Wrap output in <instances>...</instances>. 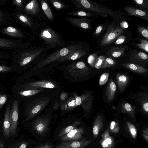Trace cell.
<instances>
[{"label": "cell", "mask_w": 148, "mask_h": 148, "mask_svg": "<svg viewBox=\"0 0 148 148\" xmlns=\"http://www.w3.org/2000/svg\"><path fill=\"white\" fill-rule=\"evenodd\" d=\"M48 49L41 47L29 46L13 51V59L19 66H24L46 57Z\"/></svg>", "instance_id": "obj_1"}, {"label": "cell", "mask_w": 148, "mask_h": 148, "mask_svg": "<svg viewBox=\"0 0 148 148\" xmlns=\"http://www.w3.org/2000/svg\"><path fill=\"white\" fill-rule=\"evenodd\" d=\"M42 22L40 28L33 32V34L42 39L47 49L61 48L69 44L70 42L64 40L61 35L51 26Z\"/></svg>", "instance_id": "obj_2"}, {"label": "cell", "mask_w": 148, "mask_h": 148, "mask_svg": "<svg viewBox=\"0 0 148 148\" xmlns=\"http://www.w3.org/2000/svg\"><path fill=\"white\" fill-rule=\"evenodd\" d=\"M74 5L81 10L93 13L104 17L110 16L119 17L125 14L124 12L115 11L97 3L87 0H72Z\"/></svg>", "instance_id": "obj_3"}, {"label": "cell", "mask_w": 148, "mask_h": 148, "mask_svg": "<svg viewBox=\"0 0 148 148\" xmlns=\"http://www.w3.org/2000/svg\"><path fill=\"white\" fill-rule=\"evenodd\" d=\"M82 48H83L82 44L76 42H71L67 45L60 48L49 55L46 56L42 60L36 64L34 69H40L51 64L75 50Z\"/></svg>", "instance_id": "obj_4"}, {"label": "cell", "mask_w": 148, "mask_h": 148, "mask_svg": "<svg viewBox=\"0 0 148 148\" xmlns=\"http://www.w3.org/2000/svg\"><path fill=\"white\" fill-rule=\"evenodd\" d=\"M65 71L75 80L83 77L89 72L90 69L83 61H79L63 66Z\"/></svg>", "instance_id": "obj_5"}, {"label": "cell", "mask_w": 148, "mask_h": 148, "mask_svg": "<svg viewBox=\"0 0 148 148\" xmlns=\"http://www.w3.org/2000/svg\"><path fill=\"white\" fill-rule=\"evenodd\" d=\"M12 16L19 23L29 28L33 32L38 30L41 25L38 20L24 14L14 11Z\"/></svg>", "instance_id": "obj_6"}, {"label": "cell", "mask_w": 148, "mask_h": 148, "mask_svg": "<svg viewBox=\"0 0 148 148\" xmlns=\"http://www.w3.org/2000/svg\"><path fill=\"white\" fill-rule=\"evenodd\" d=\"M124 31V29L119 25L110 24L108 25L107 31L101 41V45L103 46L110 45L119 36L123 34Z\"/></svg>", "instance_id": "obj_7"}, {"label": "cell", "mask_w": 148, "mask_h": 148, "mask_svg": "<svg viewBox=\"0 0 148 148\" xmlns=\"http://www.w3.org/2000/svg\"><path fill=\"white\" fill-rule=\"evenodd\" d=\"M50 101L49 98L45 97L37 99L34 101L28 108L25 121H27L40 112Z\"/></svg>", "instance_id": "obj_8"}, {"label": "cell", "mask_w": 148, "mask_h": 148, "mask_svg": "<svg viewBox=\"0 0 148 148\" xmlns=\"http://www.w3.org/2000/svg\"><path fill=\"white\" fill-rule=\"evenodd\" d=\"M29 40L13 39L0 37V49L13 51L30 46Z\"/></svg>", "instance_id": "obj_9"}, {"label": "cell", "mask_w": 148, "mask_h": 148, "mask_svg": "<svg viewBox=\"0 0 148 148\" xmlns=\"http://www.w3.org/2000/svg\"><path fill=\"white\" fill-rule=\"evenodd\" d=\"M40 11L38 1L32 0L25 5L22 10L17 12L24 14L36 19L42 16Z\"/></svg>", "instance_id": "obj_10"}, {"label": "cell", "mask_w": 148, "mask_h": 148, "mask_svg": "<svg viewBox=\"0 0 148 148\" xmlns=\"http://www.w3.org/2000/svg\"><path fill=\"white\" fill-rule=\"evenodd\" d=\"M19 116L18 104L17 100H15L12 104L10 112V132L13 136L16 134Z\"/></svg>", "instance_id": "obj_11"}, {"label": "cell", "mask_w": 148, "mask_h": 148, "mask_svg": "<svg viewBox=\"0 0 148 148\" xmlns=\"http://www.w3.org/2000/svg\"><path fill=\"white\" fill-rule=\"evenodd\" d=\"M0 32L17 39L26 38L25 32L22 29L14 26H8L0 29Z\"/></svg>", "instance_id": "obj_12"}, {"label": "cell", "mask_w": 148, "mask_h": 148, "mask_svg": "<svg viewBox=\"0 0 148 148\" xmlns=\"http://www.w3.org/2000/svg\"><path fill=\"white\" fill-rule=\"evenodd\" d=\"M65 18L71 25L81 29L88 30L92 28L90 23L92 21L88 18L83 17L76 18L69 16L66 17Z\"/></svg>", "instance_id": "obj_13"}, {"label": "cell", "mask_w": 148, "mask_h": 148, "mask_svg": "<svg viewBox=\"0 0 148 148\" xmlns=\"http://www.w3.org/2000/svg\"><path fill=\"white\" fill-rule=\"evenodd\" d=\"M22 87L26 90L35 88L53 89L56 88L57 85L54 82L44 80L24 84Z\"/></svg>", "instance_id": "obj_14"}, {"label": "cell", "mask_w": 148, "mask_h": 148, "mask_svg": "<svg viewBox=\"0 0 148 148\" xmlns=\"http://www.w3.org/2000/svg\"><path fill=\"white\" fill-rule=\"evenodd\" d=\"M49 118L48 116L39 117L34 122V128L39 134H43L47 130Z\"/></svg>", "instance_id": "obj_15"}, {"label": "cell", "mask_w": 148, "mask_h": 148, "mask_svg": "<svg viewBox=\"0 0 148 148\" xmlns=\"http://www.w3.org/2000/svg\"><path fill=\"white\" fill-rule=\"evenodd\" d=\"M86 53L87 51L84 49L82 48L78 49L73 51L65 56L60 58L52 63H55L56 64L57 63L59 64L60 63L68 60H76L82 57Z\"/></svg>", "instance_id": "obj_16"}, {"label": "cell", "mask_w": 148, "mask_h": 148, "mask_svg": "<svg viewBox=\"0 0 148 148\" xmlns=\"http://www.w3.org/2000/svg\"><path fill=\"white\" fill-rule=\"evenodd\" d=\"M89 141L82 140L80 141L64 142L54 148H83L87 146Z\"/></svg>", "instance_id": "obj_17"}, {"label": "cell", "mask_w": 148, "mask_h": 148, "mask_svg": "<svg viewBox=\"0 0 148 148\" xmlns=\"http://www.w3.org/2000/svg\"><path fill=\"white\" fill-rule=\"evenodd\" d=\"M124 10L130 15H133L148 21V13L145 10L130 6L125 7Z\"/></svg>", "instance_id": "obj_18"}, {"label": "cell", "mask_w": 148, "mask_h": 148, "mask_svg": "<svg viewBox=\"0 0 148 148\" xmlns=\"http://www.w3.org/2000/svg\"><path fill=\"white\" fill-rule=\"evenodd\" d=\"M10 106L8 105L5 110L4 119L2 125L3 132L6 139L10 136L11 134L10 118Z\"/></svg>", "instance_id": "obj_19"}, {"label": "cell", "mask_w": 148, "mask_h": 148, "mask_svg": "<svg viewBox=\"0 0 148 148\" xmlns=\"http://www.w3.org/2000/svg\"><path fill=\"white\" fill-rule=\"evenodd\" d=\"M83 132L82 128H75L61 137V140L63 141H69L79 140L82 138Z\"/></svg>", "instance_id": "obj_20"}, {"label": "cell", "mask_w": 148, "mask_h": 148, "mask_svg": "<svg viewBox=\"0 0 148 148\" xmlns=\"http://www.w3.org/2000/svg\"><path fill=\"white\" fill-rule=\"evenodd\" d=\"M127 49V46L112 47L107 52L106 54L112 58L119 57L124 54Z\"/></svg>", "instance_id": "obj_21"}, {"label": "cell", "mask_w": 148, "mask_h": 148, "mask_svg": "<svg viewBox=\"0 0 148 148\" xmlns=\"http://www.w3.org/2000/svg\"><path fill=\"white\" fill-rule=\"evenodd\" d=\"M80 106L83 110L85 111L88 112L90 110L92 104V99L90 93H86L83 94L81 96Z\"/></svg>", "instance_id": "obj_22"}, {"label": "cell", "mask_w": 148, "mask_h": 148, "mask_svg": "<svg viewBox=\"0 0 148 148\" xmlns=\"http://www.w3.org/2000/svg\"><path fill=\"white\" fill-rule=\"evenodd\" d=\"M116 90V86L115 83L110 80L108 83L105 92L107 100L110 102L114 98Z\"/></svg>", "instance_id": "obj_23"}, {"label": "cell", "mask_w": 148, "mask_h": 148, "mask_svg": "<svg viewBox=\"0 0 148 148\" xmlns=\"http://www.w3.org/2000/svg\"><path fill=\"white\" fill-rule=\"evenodd\" d=\"M14 22L13 19L7 11L0 9V27L7 24L12 25Z\"/></svg>", "instance_id": "obj_24"}, {"label": "cell", "mask_w": 148, "mask_h": 148, "mask_svg": "<svg viewBox=\"0 0 148 148\" xmlns=\"http://www.w3.org/2000/svg\"><path fill=\"white\" fill-rule=\"evenodd\" d=\"M123 66L129 70L136 72L143 73L147 72V70L138 65L132 63H127L123 64Z\"/></svg>", "instance_id": "obj_25"}, {"label": "cell", "mask_w": 148, "mask_h": 148, "mask_svg": "<svg viewBox=\"0 0 148 148\" xmlns=\"http://www.w3.org/2000/svg\"><path fill=\"white\" fill-rule=\"evenodd\" d=\"M40 3L42 9L47 18L50 21H54L52 12L48 4L44 0H41Z\"/></svg>", "instance_id": "obj_26"}, {"label": "cell", "mask_w": 148, "mask_h": 148, "mask_svg": "<svg viewBox=\"0 0 148 148\" xmlns=\"http://www.w3.org/2000/svg\"><path fill=\"white\" fill-rule=\"evenodd\" d=\"M66 14L71 16L87 17H95L97 16L91 13L81 10H73L66 13Z\"/></svg>", "instance_id": "obj_27"}, {"label": "cell", "mask_w": 148, "mask_h": 148, "mask_svg": "<svg viewBox=\"0 0 148 148\" xmlns=\"http://www.w3.org/2000/svg\"><path fill=\"white\" fill-rule=\"evenodd\" d=\"M103 124V119L101 115L98 116L95 119L94 123L93 133L95 136L97 135L101 128Z\"/></svg>", "instance_id": "obj_28"}, {"label": "cell", "mask_w": 148, "mask_h": 148, "mask_svg": "<svg viewBox=\"0 0 148 148\" xmlns=\"http://www.w3.org/2000/svg\"><path fill=\"white\" fill-rule=\"evenodd\" d=\"M118 87L121 91H122L127 85L128 79L127 77L123 75H118L116 77Z\"/></svg>", "instance_id": "obj_29"}, {"label": "cell", "mask_w": 148, "mask_h": 148, "mask_svg": "<svg viewBox=\"0 0 148 148\" xmlns=\"http://www.w3.org/2000/svg\"><path fill=\"white\" fill-rule=\"evenodd\" d=\"M44 88H35L21 91L19 94L21 96L25 97L30 96L34 95L43 91Z\"/></svg>", "instance_id": "obj_30"}, {"label": "cell", "mask_w": 148, "mask_h": 148, "mask_svg": "<svg viewBox=\"0 0 148 148\" xmlns=\"http://www.w3.org/2000/svg\"><path fill=\"white\" fill-rule=\"evenodd\" d=\"M54 8L57 10L64 9H69V6L66 4L58 0H48Z\"/></svg>", "instance_id": "obj_31"}, {"label": "cell", "mask_w": 148, "mask_h": 148, "mask_svg": "<svg viewBox=\"0 0 148 148\" xmlns=\"http://www.w3.org/2000/svg\"><path fill=\"white\" fill-rule=\"evenodd\" d=\"M80 123L79 122H75L72 124L62 129L59 134L58 136L62 137L75 129Z\"/></svg>", "instance_id": "obj_32"}, {"label": "cell", "mask_w": 148, "mask_h": 148, "mask_svg": "<svg viewBox=\"0 0 148 148\" xmlns=\"http://www.w3.org/2000/svg\"><path fill=\"white\" fill-rule=\"evenodd\" d=\"M12 5L16 6L14 11L19 12L22 10L25 6L24 0H13L12 2Z\"/></svg>", "instance_id": "obj_33"}, {"label": "cell", "mask_w": 148, "mask_h": 148, "mask_svg": "<svg viewBox=\"0 0 148 148\" xmlns=\"http://www.w3.org/2000/svg\"><path fill=\"white\" fill-rule=\"evenodd\" d=\"M116 63V62L114 60L110 58H105L101 68L105 69L115 65Z\"/></svg>", "instance_id": "obj_34"}, {"label": "cell", "mask_w": 148, "mask_h": 148, "mask_svg": "<svg viewBox=\"0 0 148 148\" xmlns=\"http://www.w3.org/2000/svg\"><path fill=\"white\" fill-rule=\"evenodd\" d=\"M134 58L138 60L147 61V55L145 53L141 51H137L133 55Z\"/></svg>", "instance_id": "obj_35"}, {"label": "cell", "mask_w": 148, "mask_h": 148, "mask_svg": "<svg viewBox=\"0 0 148 148\" xmlns=\"http://www.w3.org/2000/svg\"><path fill=\"white\" fill-rule=\"evenodd\" d=\"M66 104L68 110H72L76 107L75 97H73L68 99L66 101Z\"/></svg>", "instance_id": "obj_36"}, {"label": "cell", "mask_w": 148, "mask_h": 148, "mask_svg": "<svg viewBox=\"0 0 148 148\" xmlns=\"http://www.w3.org/2000/svg\"><path fill=\"white\" fill-rule=\"evenodd\" d=\"M141 43L137 44L136 46L138 48L148 52V41L147 40L141 39Z\"/></svg>", "instance_id": "obj_37"}, {"label": "cell", "mask_w": 148, "mask_h": 148, "mask_svg": "<svg viewBox=\"0 0 148 148\" xmlns=\"http://www.w3.org/2000/svg\"><path fill=\"white\" fill-rule=\"evenodd\" d=\"M133 1L140 8L148 9V0H133Z\"/></svg>", "instance_id": "obj_38"}, {"label": "cell", "mask_w": 148, "mask_h": 148, "mask_svg": "<svg viewBox=\"0 0 148 148\" xmlns=\"http://www.w3.org/2000/svg\"><path fill=\"white\" fill-rule=\"evenodd\" d=\"M137 29L143 36L147 39H148V29L147 28L142 26H138L137 27Z\"/></svg>", "instance_id": "obj_39"}, {"label": "cell", "mask_w": 148, "mask_h": 148, "mask_svg": "<svg viewBox=\"0 0 148 148\" xmlns=\"http://www.w3.org/2000/svg\"><path fill=\"white\" fill-rule=\"evenodd\" d=\"M97 53H94L89 56L88 58V61L89 64L92 66H95L97 60Z\"/></svg>", "instance_id": "obj_40"}, {"label": "cell", "mask_w": 148, "mask_h": 148, "mask_svg": "<svg viewBox=\"0 0 148 148\" xmlns=\"http://www.w3.org/2000/svg\"><path fill=\"white\" fill-rule=\"evenodd\" d=\"M109 74L108 73H105L101 76L99 80V85L102 86L104 84L108 81Z\"/></svg>", "instance_id": "obj_41"}, {"label": "cell", "mask_w": 148, "mask_h": 148, "mask_svg": "<svg viewBox=\"0 0 148 148\" xmlns=\"http://www.w3.org/2000/svg\"><path fill=\"white\" fill-rule=\"evenodd\" d=\"M105 59L104 56H102L98 57L97 60L95 67L97 69L101 68L102 64Z\"/></svg>", "instance_id": "obj_42"}, {"label": "cell", "mask_w": 148, "mask_h": 148, "mask_svg": "<svg viewBox=\"0 0 148 148\" xmlns=\"http://www.w3.org/2000/svg\"><path fill=\"white\" fill-rule=\"evenodd\" d=\"M130 132L134 138L136 137L137 134V131L134 126L131 123L129 122H127Z\"/></svg>", "instance_id": "obj_43"}, {"label": "cell", "mask_w": 148, "mask_h": 148, "mask_svg": "<svg viewBox=\"0 0 148 148\" xmlns=\"http://www.w3.org/2000/svg\"><path fill=\"white\" fill-rule=\"evenodd\" d=\"M126 37L124 35H120L115 40L114 43L115 45H119L123 43L126 40Z\"/></svg>", "instance_id": "obj_44"}, {"label": "cell", "mask_w": 148, "mask_h": 148, "mask_svg": "<svg viewBox=\"0 0 148 148\" xmlns=\"http://www.w3.org/2000/svg\"><path fill=\"white\" fill-rule=\"evenodd\" d=\"M104 25L101 24L98 26L94 32L93 35L95 36H97L102 32L104 28Z\"/></svg>", "instance_id": "obj_45"}, {"label": "cell", "mask_w": 148, "mask_h": 148, "mask_svg": "<svg viewBox=\"0 0 148 148\" xmlns=\"http://www.w3.org/2000/svg\"><path fill=\"white\" fill-rule=\"evenodd\" d=\"M7 98V97L6 95L0 94V110L5 103Z\"/></svg>", "instance_id": "obj_46"}, {"label": "cell", "mask_w": 148, "mask_h": 148, "mask_svg": "<svg viewBox=\"0 0 148 148\" xmlns=\"http://www.w3.org/2000/svg\"><path fill=\"white\" fill-rule=\"evenodd\" d=\"M16 143V146H14V148H26L28 143L25 141L17 142Z\"/></svg>", "instance_id": "obj_47"}, {"label": "cell", "mask_w": 148, "mask_h": 148, "mask_svg": "<svg viewBox=\"0 0 148 148\" xmlns=\"http://www.w3.org/2000/svg\"><path fill=\"white\" fill-rule=\"evenodd\" d=\"M12 68L10 66L0 65V72H8Z\"/></svg>", "instance_id": "obj_48"}, {"label": "cell", "mask_w": 148, "mask_h": 148, "mask_svg": "<svg viewBox=\"0 0 148 148\" xmlns=\"http://www.w3.org/2000/svg\"><path fill=\"white\" fill-rule=\"evenodd\" d=\"M10 56L9 54L6 52H0V60L8 58Z\"/></svg>", "instance_id": "obj_49"}, {"label": "cell", "mask_w": 148, "mask_h": 148, "mask_svg": "<svg viewBox=\"0 0 148 148\" xmlns=\"http://www.w3.org/2000/svg\"><path fill=\"white\" fill-rule=\"evenodd\" d=\"M124 107L126 110L128 112H130L132 110L131 105L128 103H125L124 105Z\"/></svg>", "instance_id": "obj_50"}, {"label": "cell", "mask_w": 148, "mask_h": 148, "mask_svg": "<svg viewBox=\"0 0 148 148\" xmlns=\"http://www.w3.org/2000/svg\"><path fill=\"white\" fill-rule=\"evenodd\" d=\"M36 148H52V147L50 144L47 143Z\"/></svg>", "instance_id": "obj_51"}, {"label": "cell", "mask_w": 148, "mask_h": 148, "mask_svg": "<svg viewBox=\"0 0 148 148\" xmlns=\"http://www.w3.org/2000/svg\"><path fill=\"white\" fill-rule=\"evenodd\" d=\"M117 123L114 121H112L110 124V128L111 130H113L115 127H117Z\"/></svg>", "instance_id": "obj_52"}, {"label": "cell", "mask_w": 148, "mask_h": 148, "mask_svg": "<svg viewBox=\"0 0 148 148\" xmlns=\"http://www.w3.org/2000/svg\"><path fill=\"white\" fill-rule=\"evenodd\" d=\"M120 26L123 29L127 28L128 27L127 23L126 21L122 22L120 23Z\"/></svg>", "instance_id": "obj_53"}, {"label": "cell", "mask_w": 148, "mask_h": 148, "mask_svg": "<svg viewBox=\"0 0 148 148\" xmlns=\"http://www.w3.org/2000/svg\"><path fill=\"white\" fill-rule=\"evenodd\" d=\"M143 106L144 110L147 112H148V103L146 102L144 103Z\"/></svg>", "instance_id": "obj_54"}, {"label": "cell", "mask_w": 148, "mask_h": 148, "mask_svg": "<svg viewBox=\"0 0 148 148\" xmlns=\"http://www.w3.org/2000/svg\"><path fill=\"white\" fill-rule=\"evenodd\" d=\"M5 144L3 140H0V148H5Z\"/></svg>", "instance_id": "obj_55"}, {"label": "cell", "mask_w": 148, "mask_h": 148, "mask_svg": "<svg viewBox=\"0 0 148 148\" xmlns=\"http://www.w3.org/2000/svg\"><path fill=\"white\" fill-rule=\"evenodd\" d=\"M66 94L65 93H62L61 94L60 99L62 100H64L66 97Z\"/></svg>", "instance_id": "obj_56"}, {"label": "cell", "mask_w": 148, "mask_h": 148, "mask_svg": "<svg viewBox=\"0 0 148 148\" xmlns=\"http://www.w3.org/2000/svg\"><path fill=\"white\" fill-rule=\"evenodd\" d=\"M7 1V0H0V5H4Z\"/></svg>", "instance_id": "obj_57"}, {"label": "cell", "mask_w": 148, "mask_h": 148, "mask_svg": "<svg viewBox=\"0 0 148 148\" xmlns=\"http://www.w3.org/2000/svg\"><path fill=\"white\" fill-rule=\"evenodd\" d=\"M105 140L108 145L112 143V140L110 138H107Z\"/></svg>", "instance_id": "obj_58"}, {"label": "cell", "mask_w": 148, "mask_h": 148, "mask_svg": "<svg viewBox=\"0 0 148 148\" xmlns=\"http://www.w3.org/2000/svg\"><path fill=\"white\" fill-rule=\"evenodd\" d=\"M108 145V144L105 141V140H104L102 143V146L104 147H107Z\"/></svg>", "instance_id": "obj_59"}]
</instances>
